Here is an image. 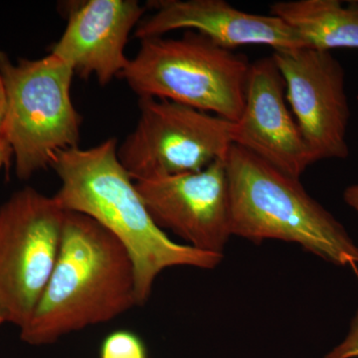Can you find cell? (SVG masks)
Wrapping results in <instances>:
<instances>
[{
    "label": "cell",
    "instance_id": "cell-17",
    "mask_svg": "<svg viewBox=\"0 0 358 358\" xmlns=\"http://www.w3.org/2000/svg\"><path fill=\"white\" fill-rule=\"evenodd\" d=\"M343 200L358 215V185H353L345 188Z\"/></svg>",
    "mask_w": 358,
    "mask_h": 358
},
{
    "label": "cell",
    "instance_id": "cell-2",
    "mask_svg": "<svg viewBox=\"0 0 358 358\" xmlns=\"http://www.w3.org/2000/svg\"><path fill=\"white\" fill-rule=\"evenodd\" d=\"M134 307L136 277L128 251L94 219L65 211L55 267L20 338L30 345H52Z\"/></svg>",
    "mask_w": 358,
    "mask_h": 358
},
{
    "label": "cell",
    "instance_id": "cell-11",
    "mask_svg": "<svg viewBox=\"0 0 358 358\" xmlns=\"http://www.w3.org/2000/svg\"><path fill=\"white\" fill-rule=\"evenodd\" d=\"M145 8L136 0H87L69 6L67 25L52 46L55 56L83 79L101 86L121 77L128 65L127 44Z\"/></svg>",
    "mask_w": 358,
    "mask_h": 358
},
{
    "label": "cell",
    "instance_id": "cell-15",
    "mask_svg": "<svg viewBox=\"0 0 358 358\" xmlns=\"http://www.w3.org/2000/svg\"><path fill=\"white\" fill-rule=\"evenodd\" d=\"M324 358H358V308L345 339Z\"/></svg>",
    "mask_w": 358,
    "mask_h": 358
},
{
    "label": "cell",
    "instance_id": "cell-13",
    "mask_svg": "<svg viewBox=\"0 0 358 358\" xmlns=\"http://www.w3.org/2000/svg\"><path fill=\"white\" fill-rule=\"evenodd\" d=\"M270 14L281 18L300 34L306 46L319 50L358 49V0H289L270 6Z\"/></svg>",
    "mask_w": 358,
    "mask_h": 358
},
{
    "label": "cell",
    "instance_id": "cell-12",
    "mask_svg": "<svg viewBox=\"0 0 358 358\" xmlns=\"http://www.w3.org/2000/svg\"><path fill=\"white\" fill-rule=\"evenodd\" d=\"M150 7L155 13L141 20L134 33L140 41L185 29L231 50L247 45H266L274 50L307 47L281 18L239 10L225 0H159L150 2Z\"/></svg>",
    "mask_w": 358,
    "mask_h": 358
},
{
    "label": "cell",
    "instance_id": "cell-3",
    "mask_svg": "<svg viewBox=\"0 0 358 358\" xmlns=\"http://www.w3.org/2000/svg\"><path fill=\"white\" fill-rule=\"evenodd\" d=\"M225 166L232 236L256 244L266 240L289 242L338 267L358 268V245L306 192L300 179L236 145L231 147Z\"/></svg>",
    "mask_w": 358,
    "mask_h": 358
},
{
    "label": "cell",
    "instance_id": "cell-8",
    "mask_svg": "<svg viewBox=\"0 0 358 358\" xmlns=\"http://www.w3.org/2000/svg\"><path fill=\"white\" fill-rule=\"evenodd\" d=\"M286 84V98L315 162L348 157L350 112L345 70L329 51L310 47L272 54Z\"/></svg>",
    "mask_w": 358,
    "mask_h": 358
},
{
    "label": "cell",
    "instance_id": "cell-16",
    "mask_svg": "<svg viewBox=\"0 0 358 358\" xmlns=\"http://www.w3.org/2000/svg\"><path fill=\"white\" fill-rule=\"evenodd\" d=\"M6 91L4 86L3 77H2L1 71H0V138H3L4 122H6Z\"/></svg>",
    "mask_w": 358,
    "mask_h": 358
},
{
    "label": "cell",
    "instance_id": "cell-18",
    "mask_svg": "<svg viewBox=\"0 0 358 358\" xmlns=\"http://www.w3.org/2000/svg\"><path fill=\"white\" fill-rule=\"evenodd\" d=\"M13 162V152L6 138H0V169L8 166Z\"/></svg>",
    "mask_w": 358,
    "mask_h": 358
},
{
    "label": "cell",
    "instance_id": "cell-6",
    "mask_svg": "<svg viewBox=\"0 0 358 358\" xmlns=\"http://www.w3.org/2000/svg\"><path fill=\"white\" fill-rule=\"evenodd\" d=\"M138 108L136 127L117 145L134 182L199 173L234 145L236 122L159 99H140Z\"/></svg>",
    "mask_w": 358,
    "mask_h": 358
},
{
    "label": "cell",
    "instance_id": "cell-14",
    "mask_svg": "<svg viewBox=\"0 0 358 358\" xmlns=\"http://www.w3.org/2000/svg\"><path fill=\"white\" fill-rule=\"evenodd\" d=\"M101 358H148L143 341L133 331H115L102 343Z\"/></svg>",
    "mask_w": 358,
    "mask_h": 358
},
{
    "label": "cell",
    "instance_id": "cell-7",
    "mask_svg": "<svg viewBox=\"0 0 358 358\" xmlns=\"http://www.w3.org/2000/svg\"><path fill=\"white\" fill-rule=\"evenodd\" d=\"M64 218L53 196L30 186L0 204V315L20 331L55 267Z\"/></svg>",
    "mask_w": 358,
    "mask_h": 358
},
{
    "label": "cell",
    "instance_id": "cell-5",
    "mask_svg": "<svg viewBox=\"0 0 358 358\" xmlns=\"http://www.w3.org/2000/svg\"><path fill=\"white\" fill-rule=\"evenodd\" d=\"M6 91L3 138L20 180L51 167L58 154L79 148L82 117L72 96L74 71L49 53L15 63L0 52Z\"/></svg>",
    "mask_w": 358,
    "mask_h": 358
},
{
    "label": "cell",
    "instance_id": "cell-9",
    "mask_svg": "<svg viewBox=\"0 0 358 358\" xmlns=\"http://www.w3.org/2000/svg\"><path fill=\"white\" fill-rule=\"evenodd\" d=\"M136 186L160 229L171 231L193 248L223 255L232 236L225 159L199 173L136 181Z\"/></svg>",
    "mask_w": 358,
    "mask_h": 358
},
{
    "label": "cell",
    "instance_id": "cell-19",
    "mask_svg": "<svg viewBox=\"0 0 358 358\" xmlns=\"http://www.w3.org/2000/svg\"><path fill=\"white\" fill-rule=\"evenodd\" d=\"M6 324V322H4L3 317H2V315H0V327L2 326V324Z\"/></svg>",
    "mask_w": 358,
    "mask_h": 358
},
{
    "label": "cell",
    "instance_id": "cell-4",
    "mask_svg": "<svg viewBox=\"0 0 358 358\" xmlns=\"http://www.w3.org/2000/svg\"><path fill=\"white\" fill-rule=\"evenodd\" d=\"M251 63L204 35L141 40L121 78L138 98L181 103L237 122L245 105Z\"/></svg>",
    "mask_w": 358,
    "mask_h": 358
},
{
    "label": "cell",
    "instance_id": "cell-10",
    "mask_svg": "<svg viewBox=\"0 0 358 358\" xmlns=\"http://www.w3.org/2000/svg\"><path fill=\"white\" fill-rule=\"evenodd\" d=\"M234 145L296 179L315 164L289 109L286 84L272 56L259 59L250 67Z\"/></svg>",
    "mask_w": 358,
    "mask_h": 358
},
{
    "label": "cell",
    "instance_id": "cell-1",
    "mask_svg": "<svg viewBox=\"0 0 358 358\" xmlns=\"http://www.w3.org/2000/svg\"><path fill=\"white\" fill-rule=\"evenodd\" d=\"M117 145L110 138L95 147L58 154L51 166L60 180L53 199L63 210L94 219L121 242L133 262L136 303L143 307L166 268L213 270L223 255L176 243L160 229L120 162Z\"/></svg>",
    "mask_w": 358,
    "mask_h": 358
}]
</instances>
